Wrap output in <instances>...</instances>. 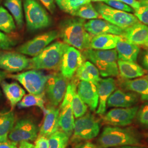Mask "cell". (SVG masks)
Segmentation results:
<instances>
[{"instance_id":"1","label":"cell","mask_w":148,"mask_h":148,"mask_svg":"<svg viewBox=\"0 0 148 148\" xmlns=\"http://www.w3.org/2000/svg\"><path fill=\"white\" fill-rule=\"evenodd\" d=\"M85 23L80 18L65 19L60 23L59 36L69 46L79 50L90 49L93 36L86 30Z\"/></svg>"},{"instance_id":"2","label":"cell","mask_w":148,"mask_h":148,"mask_svg":"<svg viewBox=\"0 0 148 148\" xmlns=\"http://www.w3.org/2000/svg\"><path fill=\"white\" fill-rule=\"evenodd\" d=\"M139 134L132 128L106 126L98 139L102 148H111L124 145H137L140 143Z\"/></svg>"},{"instance_id":"3","label":"cell","mask_w":148,"mask_h":148,"mask_svg":"<svg viewBox=\"0 0 148 148\" xmlns=\"http://www.w3.org/2000/svg\"><path fill=\"white\" fill-rule=\"evenodd\" d=\"M83 56L95 65L102 77H116L119 75L116 50L90 48L85 50Z\"/></svg>"},{"instance_id":"4","label":"cell","mask_w":148,"mask_h":148,"mask_svg":"<svg viewBox=\"0 0 148 148\" xmlns=\"http://www.w3.org/2000/svg\"><path fill=\"white\" fill-rule=\"evenodd\" d=\"M68 46L65 43L59 41L48 45L41 53L30 59L29 69L55 70L58 68Z\"/></svg>"},{"instance_id":"5","label":"cell","mask_w":148,"mask_h":148,"mask_svg":"<svg viewBox=\"0 0 148 148\" xmlns=\"http://www.w3.org/2000/svg\"><path fill=\"white\" fill-rule=\"evenodd\" d=\"M23 5L29 31L36 32L51 25L50 16L37 0H23Z\"/></svg>"},{"instance_id":"6","label":"cell","mask_w":148,"mask_h":148,"mask_svg":"<svg viewBox=\"0 0 148 148\" xmlns=\"http://www.w3.org/2000/svg\"><path fill=\"white\" fill-rule=\"evenodd\" d=\"M100 122L93 114L88 113L75 121L71 142L89 140L98 136L100 132Z\"/></svg>"},{"instance_id":"7","label":"cell","mask_w":148,"mask_h":148,"mask_svg":"<svg viewBox=\"0 0 148 148\" xmlns=\"http://www.w3.org/2000/svg\"><path fill=\"white\" fill-rule=\"evenodd\" d=\"M49 76L41 71L35 69L19 74L8 75L11 79L18 81L28 92L37 95L44 93Z\"/></svg>"},{"instance_id":"8","label":"cell","mask_w":148,"mask_h":148,"mask_svg":"<svg viewBox=\"0 0 148 148\" xmlns=\"http://www.w3.org/2000/svg\"><path fill=\"white\" fill-rule=\"evenodd\" d=\"M95 8L102 18L123 30L140 22L132 14L114 9L103 2L96 4Z\"/></svg>"},{"instance_id":"9","label":"cell","mask_w":148,"mask_h":148,"mask_svg":"<svg viewBox=\"0 0 148 148\" xmlns=\"http://www.w3.org/2000/svg\"><path fill=\"white\" fill-rule=\"evenodd\" d=\"M40 128L33 120L24 117L15 122L8 135V139L18 143L23 142H34L38 136Z\"/></svg>"},{"instance_id":"10","label":"cell","mask_w":148,"mask_h":148,"mask_svg":"<svg viewBox=\"0 0 148 148\" xmlns=\"http://www.w3.org/2000/svg\"><path fill=\"white\" fill-rule=\"evenodd\" d=\"M68 84V79L61 73L49 76L44 92L51 106L57 107L62 102Z\"/></svg>"},{"instance_id":"11","label":"cell","mask_w":148,"mask_h":148,"mask_svg":"<svg viewBox=\"0 0 148 148\" xmlns=\"http://www.w3.org/2000/svg\"><path fill=\"white\" fill-rule=\"evenodd\" d=\"M58 36L59 32L57 30L45 32L21 45L17 51L23 54L35 57Z\"/></svg>"},{"instance_id":"12","label":"cell","mask_w":148,"mask_h":148,"mask_svg":"<svg viewBox=\"0 0 148 148\" xmlns=\"http://www.w3.org/2000/svg\"><path fill=\"white\" fill-rule=\"evenodd\" d=\"M85 57L77 48L69 46L64 52L60 65V73L67 79H71L77 70L84 63Z\"/></svg>"},{"instance_id":"13","label":"cell","mask_w":148,"mask_h":148,"mask_svg":"<svg viewBox=\"0 0 148 148\" xmlns=\"http://www.w3.org/2000/svg\"><path fill=\"white\" fill-rule=\"evenodd\" d=\"M138 109L137 106L112 109L104 115L103 120L106 123L112 126H126L132 122Z\"/></svg>"},{"instance_id":"14","label":"cell","mask_w":148,"mask_h":148,"mask_svg":"<svg viewBox=\"0 0 148 148\" xmlns=\"http://www.w3.org/2000/svg\"><path fill=\"white\" fill-rule=\"evenodd\" d=\"M30 59L23 54L11 52H0V69L10 73L29 69Z\"/></svg>"},{"instance_id":"15","label":"cell","mask_w":148,"mask_h":148,"mask_svg":"<svg viewBox=\"0 0 148 148\" xmlns=\"http://www.w3.org/2000/svg\"><path fill=\"white\" fill-rule=\"evenodd\" d=\"M87 32L93 37L104 34H113L122 36L124 30L115 26L106 20L92 19L85 23Z\"/></svg>"},{"instance_id":"16","label":"cell","mask_w":148,"mask_h":148,"mask_svg":"<svg viewBox=\"0 0 148 148\" xmlns=\"http://www.w3.org/2000/svg\"><path fill=\"white\" fill-rule=\"evenodd\" d=\"M77 93L92 111L97 109L99 103V97L97 85L92 82L81 81L76 88Z\"/></svg>"},{"instance_id":"17","label":"cell","mask_w":148,"mask_h":148,"mask_svg":"<svg viewBox=\"0 0 148 148\" xmlns=\"http://www.w3.org/2000/svg\"><path fill=\"white\" fill-rule=\"evenodd\" d=\"M97 86L99 103L96 112L102 116L106 114L107 101L116 89V82L112 77L101 79Z\"/></svg>"},{"instance_id":"18","label":"cell","mask_w":148,"mask_h":148,"mask_svg":"<svg viewBox=\"0 0 148 148\" xmlns=\"http://www.w3.org/2000/svg\"><path fill=\"white\" fill-rule=\"evenodd\" d=\"M44 113V120L40 128L38 136L48 138L53 133L58 131L59 129V108H57L53 106H48Z\"/></svg>"},{"instance_id":"19","label":"cell","mask_w":148,"mask_h":148,"mask_svg":"<svg viewBox=\"0 0 148 148\" xmlns=\"http://www.w3.org/2000/svg\"><path fill=\"white\" fill-rule=\"evenodd\" d=\"M138 101V97L137 93L117 90L109 97L106 106L108 107L130 108L134 106Z\"/></svg>"},{"instance_id":"20","label":"cell","mask_w":148,"mask_h":148,"mask_svg":"<svg viewBox=\"0 0 148 148\" xmlns=\"http://www.w3.org/2000/svg\"><path fill=\"white\" fill-rule=\"evenodd\" d=\"M122 36L136 45L143 46L148 38V25L137 23L125 29Z\"/></svg>"},{"instance_id":"21","label":"cell","mask_w":148,"mask_h":148,"mask_svg":"<svg viewBox=\"0 0 148 148\" xmlns=\"http://www.w3.org/2000/svg\"><path fill=\"white\" fill-rule=\"evenodd\" d=\"M119 60L135 62L137 61L140 49L137 45L129 42L122 36L116 46Z\"/></svg>"},{"instance_id":"22","label":"cell","mask_w":148,"mask_h":148,"mask_svg":"<svg viewBox=\"0 0 148 148\" xmlns=\"http://www.w3.org/2000/svg\"><path fill=\"white\" fill-rule=\"evenodd\" d=\"M1 87L5 97L9 101L13 110L25 95V91L16 82L7 83L5 81L1 82Z\"/></svg>"},{"instance_id":"23","label":"cell","mask_w":148,"mask_h":148,"mask_svg":"<svg viewBox=\"0 0 148 148\" xmlns=\"http://www.w3.org/2000/svg\"><path fill=\"white\" fill-rule=\"evenodd\" d=\"M117 64L119 74L124 79H136L146 73V71L143 68L133 62L118 60Z\"/></svg>"},{"instance_id":"24","label":"cell","mask_w":148,"mask_h":148,"mask_svg":"<svg viewBox=\"0 0 148 148\" xmlns=\"http://www.w3.org/2000/svg\"><path fill=\"white\" fill-rule=\"evenodd\" d=\"M76 77L81 81L90 82L97 86L101 79L98 69L89 61L85 62L79 66L76 72Z\"/></svg>"},{"instance_id":"25","label":"cell","mask_w":148,"mask_h":148,"mask_svg":"<svg viewBox=\"0 0 148 148\" xmlns=\"http://www.w3.org/2000/svg\"><path fill=\"white\" fill-rule=\"evenodd\" d=\"M121 36L113 34H104L92 37L90 48L94 49L108 50L116 48L117 43Z\"/></svg>"},{"instance_id":"26","label":"cell","mask_w":148,"mask_h":148,"mask_svg":"<svg viewBox=\"0 0 148 148\" xmlns=\"http://www.w3.org/2000/svg\"><path fill=\"white\" fill-rule=\"evenodd\" d=\"M122 86L125 89L140 95L143 101H148V79L147 77L126 79Z\"/></svg>"},{"instance_id":"27","label":"cell","mask_w":148,"mask_h":148,"mask_svg":"<svg viewBox=\"0 0 148 148\" xmlns=\"http://www.w3.org/2000/svg\"><path fill=\"white\" fill-rule=\"evenodd\" d=\"M16 122L14 112L2 111L0 112V143L8 140V137Z\"/></svg>"},{"instance_id":"28","label":"cell","mask_w":148,"mask_h":148,"mask_svg":"<svg viewBox=\"0 0 148 148\" xmlns=\"http://www.w3.org/2000/svg\"><path fill=\"white\" fill-rule=\"evenodd\" d=\"M44 95V93L38 95L30 93L24 95L21 101L17 104V106L19 109L27 108L32 106H38L44 112L46 109L45 107Z\"/></svg>"},{"instance_id":"29","label":"cell","mask_w":148,"mask_h":148,"mask_svg":"<svg viewBox=\"0 0 148 148\" xmlns=\"http://www.w3.org/2000/svg\"><path fill=\"white\" fill-rule=\"evenodd\" d=\"M4 5L13 16L18 27L22 28L24 21L21 0H5Z\"/></svg>"},{"instance_id":"30","label":"cell","mask_w":148,"mask_h":148,"mask_svg":"<svg viewBox=\"0 0 148 148\" xmlns=\"http://www.w3.org/2000/svg\"><path fill=\"white\" fill-rule=\"evenodd\" d=\"M16 29L12 16L4 7L0 6V31L10 34L14 32Z\"/></svg>"},{"instance_id":"31","label":"cell","mask_w":148,"mask_h":148,"mask_svg":"<svg viewBox=\"0 0 148 148\" xmlns=\"http://www.w3.org/2000/svg\"><path fill=\"white\" fill-rule=\"evenodd\" d=\"M61 10L73 15L81 6L90 3L92 0H55Z\"/></svg>"},{"instance_id":"32","label":"cell","mask_w":148,"mask_h":148,"mask_svg":"<svg viewBox=\"0 0 148 148\" xmlns=\"http://www.w3.org/2000/svg\"><path fill=\"white\" fill-rule=\"evenodd\" d=\"M72 16L84 19H95L101 18L100 14L90 2L81 6Z\"/></svg>"},{"instance_id":"33","label":"cell","mask_w":148,"mask_h":148,"mask_svg":"<svg viewBox=\"0 0 148 148\" xmlns=\"http://www.w3.org/2000/svg\"><path fill=\"white\" fill-rule=\"evenodd\" d=\"M48 139L49 148H66L69 143V137L60 130L53 133Z\"/></svg>"},{"instance_id":"34","label":"cell","mask_w":148,"mask_h":148,"mask_svg":"<svg viewBox=\"0 0 148 148\" xmlns=\"http://www.w3.org/2000/svg\"><path fill=\"white\" fill-rule=\"evenodd\" d=\"M71 106L74 116L76 119L84 116L87 111V106L79 97L76 90L74 91Z\"/></svg>"},{"instance_id":"35","label":"cell","mask_w":148,"mask_h":148,"mask_svg":"<svg viewBox=\"0 0 148 148\" xmlns=\"http://www.w3.org/2000/svg\"><path fill=\"white\" fill-rule=\"evenodd\" d=\"M139 2V7L134 10V16L140 22L148 25V0L140 1Z\"/></svg>"},{"instance_id":"36","label":"cell","mask_w":148,"mask_h":148,"mask_svg":"<svg viewBox=\"0 0 148 148\" xmlns=\"http://www.w3.org/2000/svg\"><path fill=\"white\" fill-rule=\"evenodd\" d=\"M137 119L140 125L145 128H148V103L142 106L138 109Z\"/></svg>"},{"instance_id":"37","label":"cell","mask_w":148,"mask_h":148,"mask_svg":"<svg viewBox=\"0 0 148 148\" xmlns=\"http://www.w3.org/2000/svg\"><path fill=\"white\" fill-rule=\"evenodd\" d=\"M103 3H105L106 5H109L112 8L118 10L120 11L126 12L128 13L134 12V10L130 5L127 4L123 3L121 2L115 1V0H106L104 1Z\"/></svg>"},{"instance_id":"38","label":"cell","mask_w":148,"mask_h":148,"mask_svg":"<svg viewBox=\"0 0 148 148\" xmlns=\"http://www.w3.org/2000/svg\"><path fill=\"white\" fill-rule=\"evenodd\" d=\"M16 45L15 41L5 34L0 31V49H10Z\"/></svg>"},{"instance_id":"39","label":"cell","mask_w":148,"mask_h":148,"mask_svg":"<svg viewBox=\"0 0 148 148\" xmlns=\"http://www.w3.org/2000/svg\"><path fill=\"white\" fill-rule=\"evenodd\" d=\"M35 148H49L48 138L44 136H38L35 140Z\"/></svg>"},{"instance_id":"40","label":"cell","mask_w":148,"mask_h":148,"mask_svg":"<svg viewBox=\"0 0 148 148\" xmlns=\"http://www.w3.org/2000/svg\"><path fill=\"white\" fill-rule=\"evenodd\" d=\"M106 0H92V2H103L104 1ZM123 3L127 4V5H130L131 7L134 10L138 8L140 5V2L138 0H115Z\"/></svg>"},{"instance_id":"41","label":"cell","mask_w":148,"mask_h":148,"mask_svg":"<svg viewBox=\"0 0 148 148\" xmlns=\"http://www.w3.org/2000/svg\"><path fill=\"white\" fill-rule=\"evenodd\" d=\"M44 6L51 13H53L55 10V0H40Z\"/></svg>"},{"instance_id":"42","label":"cell","mask_w":148,"mask_h":148,"mask_svg":"<svg viewBox=\"0 0 148 148\" xmlns=\"http://www.w3.org/2000/svg\"><path fill=\"white\" fill-rule=\"evenodd\" d=\"M18 143L11 141L10 139L4 142L0 143V148H14L16 147Z\"/></svg>"},{"instance_id":"43","label":"cell","mask_w":148,"mask_h":148,"mask_svg":"<svg viewBox=\"0 0 148 148\" xmlns=\"http://www.w3.org/2000/svg\"><path fill=\"white\" fill-rule=\"evenodd\" d=\"M76 148H102L100 146H98L93 143L90 142H87L85 143L79 144L76 146Z\"/></svg>"},{"instance_id":"44","label":"cell","mask_w":148,"mask_h":148,"mask_svg":"<svg viewBox=\"0 0 148 148\" xmlns=\"http://www.w3.org/2000/svg\"><path fill=\"white\" fill-rule=\"evenodd\" d=\"M19 144V148H35L34 144L26 141H23Z\"/></svg>"},{"instance_id":"45","label":"cell","mask_w":148,"mask_h":148,"mask_svg":"<svg viewBox=\"0 0 148 148\" xmlns=\"http://www.w3.org/2000/svg\"><path fill=\"white\" fill-rule=\"evenodd\" d=\"M143 65L144 68L148 70V51L145 54L143 59Z\"/></svg>"},{"instance_id":"46","label":"cell","mask_w":148,"mask_h":148,"mask_svg":"<svg viewBox=\"0 0 148 148\" xmlns=\"http://www.w3.org/2000/svg\"><path fill=\"white\" fill-rule=\"evenodd\" d=\"M7 76V75L5 72L0 71V85L1 84V82L3 81V79H4ZM1 96V90H0V97Z\"/></svg>"},{"instance_id":"47","label":"cell","mask_w":148,"mask_h":148,"mask_svg":"<svg viewBox=\"0 0 148 148\" xmlns=\"http://www.w3.org/2000/svg\"><path fill=\"white\" fill-rule=\"evenodd\" d=\"M148 148L143 147H139L137 145H124L121 147H115V148Z\"/></svg>"},{"instance_id":"48","label":"cell","mask_w":148,"mask_h":148,"mask_svg":"<svg viewBox=\"0 0 148 148\" xmlns=\"http://www.w3.org/2000/svg\"><path fill=\"white\" fill-rule=\"evenodd\" d=\"M143 46H144V47L147 48H148V38H147L146 42L143 45Z\"/></svg>"},{"instance_id":"49","label":"cell","mask_w":148,"mask_h":148,"mask_svg":"<svg viewBox=\"0 0 148 148\" xmlns=\"http://www.w3.org/2000/svg\"><path fill=\"white\" fill-rule=\"evenodd\" d=\"M146 77H147V78L148 79V75H147V76H146Z\"/></svg>"},{"instance_id":"50","label":"cell","mask_w":148,"mask_h":148,"mask_svg":"<svg viewBox=\"0 0 148 148\" xmlns=\"http://www.w3.org/2000/svg\"><path fill=\"white\" fill-rule=\"evenodd\" d=\"M17 148V147H15V148Z\"/></svg>"},{"instance_id":"51","label":"cell","mask_w":148,"mask_h":148,"mask_svg":"<svg viewBox=\"0 0 148 148\" xmlns=\"http://www.w3.org/2000/svg\"><path fill=\"white\" fill-rule=\"evenodd\" d=\"M142 1V0H139V1Z\"/></svg>"},{"instance_id":"52","label":"cell","mask_w":148,"mask_h":148,"mask_svg":"<svg viewBox=\"0 0 148 148\" xmlns=\"http://www.w3.org/2000/svg\"><path fill=\"white\" fill-rule=\"evenodd\" d=\"M0 2H1V0H0Z\"/></svg>"},{"instance_id":"53","label":"cell","mask_w":148,"mask_h":148,"mask_svg":"<svg viewBox=\"0 0 148 148\" xmlns=\"http://www.w3.org/2000/svg\"></svg>"}]
</instances>
